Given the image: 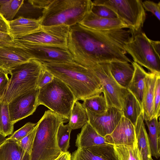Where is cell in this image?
I'll use <instances>...</instances> for the list:
<instances>
[{"mask_svg":"<svg viewBox=\"0 0 160 160\" xmlns=\"http://www.w3.org/2000/svg\"><path fill=\"white\" fill-rule=\"evenodd\" d=\"M132 35L129 30H98L78 24L70 27L67 48L73 61L86 68L96 63H131L124 46Z\"/></svg>","mask_w":160,"mask_h":160,"instance_id":"6da1fadb","label":"cell"},{"mask_svg":"<svg viewBox=\"0 0 160 160\" xmlns=\"http://www.w3.org/2000/svg\"><path fill=\"white\" fill-rule=\"evenodd\" d=\"M41 62L45 69L68 86L76 101L102 93L99 81L93 73L73 60Z\"/></svg>","mask_w":160,"mask_h":160,"instance_id":"7a4b0ae2","label":"cell"},{"mask_svg":"<svg viewBox=\"0 0 160 160\" xmlns=\"http://www.w3.org/2000/svg\"><path fill=\"white\" fill-rule=\"evenodd\" d=\"M50 110L46 111L37 123L31 160H53L62 153L57 144L58 128L66 121Z\"/></svg>","mask_w":160,"mask_h":160,"instance_id":"3957f363","label":"cell"},{"mask_svg":"<svg viewBox=\"0 0 160 160\" xmlns=\"http://www.w3.org/2000/svg\"><path fill=\"white\" fill-rule=\"evenodd\" d=\"M92 5L91 0H52L42 11L41 25L78 24L91 11Z\"/></svg>","mask_w":160,"mask_h":160,"instance_id":"277c9868","label":"cell"},{"mask_svg":"<svg viewBox=\"0 0 160 160\" xmlns=\"http://www.w3.org/2000/svg\"><path fill=\"white\" fill-rule=\"evenodd\" d=\"M38 99L39 105L45 106L68 121L76 102L68 86L55 77L51 82L39 89Z\"/></svg>","mask_w":160,"mask_h":160,"instance_id":"5b68a950","label":"cell"},{"mask_svg":"<svg viewBox=\"0 0 160 160\" xmlns=\"http://www.w3.org/2000/svg\"><path fill=\"white\" fill-rule=\"evenodd\" d=\"M44 69L42 63L35 59L13 68L3 101L8 103L18 96L38 88L39 78Z\"/></svg>","mask_w":160,"mask_h":160,"instance_id":"8992f818","label":"cell"},{"mask_svg":"<svg viewBox=\"0 0 160 160\" xmlns=\"http://www.w3.org/2000/svg\"><path fill=\"white\" fill-rule=\"evenodd\" d=\"M93 4L105 6L112 11L127 25L133 35L141 31L146 19L141 0H95Z\"/></svg>","mask_w":160,"mask_h":160,"instance_id":"52a82bcc","label":"cell"},{"mask_svg":"<svg viewBox=\"0 0 160 160\" xmlns=\"http://www.w3.org/2000/svg\"><path fill=\"white\" fill-rule=\"evenodd\" d=\"M133 62L148 69L150 72L160 73V57L154 51L151 40L142 32L132 35L124 46Z\"/></svg>","mask_w":160,"mask_h":160,"instance_id":"ba28073f","label":"cell"},{"mask_svg":"<svg viewBox=\"0 0 160 160\" xmlns=\"http://www.w3.org/2000/svg\"><path fill=\"white\" fill-rule=\"evenodd\" d=\"M87 68L99 81L108 107H114L122 110L127 89L122 87L115 80L111 72L109 63H96Z\"/></svg>","mask_w":160,"mask_h":160,"instance_id":"9c48e42d","label":"cell"},{"mask_svg":"<svg viewBox=\"0 0 160 160\" xmlns=\"http://www.w3.org/2000/svg\"><path fill=\"white\" fill-rule=\"evenodd\" d=\"M69 28L64 24L41 26L37 32L13 40L28 44L68 48Z\"/></svg>","mask_w":160,"mask_h":160,"instance_id":"30bf717a","label":"cell"},{"mask_svg":"<svg viewBox=\"0 0 160 160\" xmlns=\"http://www.w3.org/2000/svg\"><path fill=\"white\" fill-rule=\"evenodd\" d=\"M8 44L24 49L29 53L32 59L41 62H61L73 60L68 48L28 44L13 40Z\"/></svg>","mask_w":160,"mask_h":160,"instance_id":"8fae6325","label":"cell"},{"mask_svg":"<svg viewBox=\"0 0 160 160\" xmlns=\"http://www.w3.org/2000/svg\"><path fill=\"white\" fill-rule=\"evenodd\" d=\"M36 88L16 97L8 103L11 120L14 124L32 114L39 106Z\"/></svg>","mask_w":160,"mask_h":160,"instance_id":"7c38bea8","label":"cell"},{"mask_svg":"<svg viewBox=\"0 0 160 160\" xmlns=\"http://www.w3.org/2000/svg\"><path fill=\"white\" fill-rule=\"evenodd\" d=\"M86 110L88 122L104 137L113 131L122 116V110L114 107L108 108L105 112L99 114Z\"/></svg>","mask_w":160,"mask_h":160,"instance_id":"4fadbf2b","label":"cell"},{"mask_svg":"<svg viewBox=\"0 0 160 160\" xmlns=\"http://www.w3.org/2000/svg\"><path fill=\"white\" fill-rule=\"evenodd\" d=\"M105 138L107 143L113 146L137 147L134 126L123 115L113 131Z\"/></svg>","mask_w":160,"mask_h":160,"instance_id":"5bb4252c","label":"cell"},{"mask_svg":"<svg viewBox=\"0 0 160 160\" xmlns=\"http://www.w3.org/2000/svg\"><path fill=\"white\" fill-rule=\"evenodd\" d=\"M32 59L22 48L8 43H0V68L8 74L17 66Z\"/></svg>","mask_w":160,"mask_h":160,"instance_id":"9a60e30c","label":"cell"},{"mask_svg":"<svg viewBox=\"0 0 160 160\" xmlns=\"http://www.w3.org/2000/svg\"><path fill=\"white\" fill-rule=\"evenodd\" d=\"M71 160H119L114 146L107 144L78 148L71 155Z\"/></svg>","mask_w":160,"mask_h":160,"instance_id":"2e32d148","label":"cell"},{"mask_svg":"<svg viewBox=\"0 0 160 160\" xmlns=\"http://www.w3.org/2000/svg\"><path fill=\"white\" fill-rule=\"evenodd\" d=\"M9 35L13 40L37 32L41 27V18L35 19L20 16L8 21Z\"/></svg>","mask_w":160,"mask_h":160,"instance_id":"e0dca14e","label":"cell"},{"mask_svg":"<svg viewBox=\"0 0 160 160\" xmlns=\"http://www.w3.org/2000/svg\"><path fill=\"white\" fill-rule=\"evenodd\" d=\"M92 29L107 30L129 28L127 24L118 18H107L99 17L91 11L78 23Z\"/></svg>","mask_w":160,"mask_h":160,"instance_id":"ac0fdd59","label":"cell"},{"mask_svg":"<svg viewBox=\"0 0 160 160\" xmlns=\"http://www.w3.org/2000/svg\"><path fill=\"white\" fill-rule=\"evenodd\" d=\"M158 74L160 73L147 72L145 78L142 108L144 121L150 120L152 118L155 87L156 78Z\"/></svg>","mask_w":160,"mask_h":160,"instance_id":"d6986e66","label":"cell"},{"mask_svg":"<svg viewBox=\"0 0 160 160\" xmlns=\"http://www.w3.org/2000/svg\"><path fill=\"white\" fill-rule=\"evenodd\" d=\"M77 135L76 146L78 148H88L108 144L105 137L98 133L88 122L82 128Z\"/></svg>","mask_w":160,"mask_h":160,"instance_id":"ffe728a7","label":"cell"},{"mask_svg":"<svg viewBox=\"0 0 160 160\" xmlns=\"http://www.w3.org/2000/svg\"><path fill=\"white\" fill-rule=\"evenodd\" d=\"M131 64L134 68V73L127 89L135 97L142 108L145 87L144 79L147 72L137 63L133 62Z\"/></svg>","mask_w":160,"mask_h":160,"instance_id":"44dd1931","label":"cell"},{"mask_svg":"<svg viewBox=\"0 0 160 160\" xmlns=\"http://www.w3.org/2000/svg\"><path fill=\"white\" fill-rule=\"evenodd\" d=\"M112 74L122 87L127 89L134 73L132 65L129 62L113 61L109 63Z\"/></svg>","mask_w":160,"mask_h":160,"instance_id":"7402d4cb","label":"cell"},{"mask_svg":"<svg viewBox=\"0 0 160 160\" xmlns=\"http://www.w3.org/2000/svg\"><path fill=\"white\" fill-rule=\"evenodd\" d=\"M137 141V148L142 160H150L152 158L148 134L145 128L142 112L134 126Z\"/></svg>","mask_w":160,"mask_h":160,"instance_id":"603a6c76","label":"cell"},{"mask_svg":"<svg viewBox=\"0 0 160 160\" xmlns=\"http://www.w3.org/2000/svg\"><path fill=\"white\" fill-rule=\"evenodd\" d=\"M122 115L135 126L138 118L142 113V107L135 97L127 89L122 102Z\"/></svg>","mask_w":160,"mask_h":160,"instance_id":"cb8c5ba5","label":"cell"},{"mask_svg":"<svg viewBox=\"0 0 160 160\" xmlns=\"http://www.w3.org/2000/svg\"><path fill=\"white\" fill-rule=\"evenodd\" d=\"M0 160H31V155L16 142L6 139L0 145Z\"/></svg>","mask_w":160,"mask_h":160,"instance_id":"d4e9b609","label":"cell"},{"mask_svg":"<svg viewBox=\"0 0 160 160\" xmlns=\"http://www.w3.org/2000/svg\"><path fill=\"white\" fill-rule=\"evenodd\" d=\"M158 119L153 118L144 121L148 130V136L151 155L157 159L160 156V122Z\"/></svg>","mask_w":160,"mask_h":160,"instance_id":"484cf974","label":"cell"},{"mask_svg":"<svg viewBox=\"0 0 160 160\" xmlns=\"http://www.w3.org/2000/svg\"><path fill=\"white\" fill-rule=\"evenodd\" d=\"M87 112L82 104L76 101L71 111L69 120V124L72 130L82 128L88 122Z\"/></svg>","mask_w":160,"mask_h":160,"instance_id":"4316f807","label":"cell"},{"mask_svg":"<svg viewBox=\"0 0 160 160\" xmlns=\"http://www.w3.org/2000/svg\"><path fill=\"white\" fill-rule=\"evenodd\" d=\"M83 101L82 104L85 109L96 114L104 113L108 108L105 98L101 94L91 97Z\"/></svg>","mask_w":160,"mask_h":160,"instance_id":"83f0119b","label":"cell"},{"mask_svg":"<svg viewBox=\"0 0 160 160\" xmlns=\"http://www.w3.org/2000/svg\"><path fill=\"white\" fill-rule=\"evenodd\" d=\"M14 125L11 120L8 103L0 102V130L2 134L5 137L12 135Z\"/></svg>","mask_w":160,"mask_h":160,"instance_id":"f1b7e54d","label":"cell"},{"mask_svg":"<svg viewBox=\"0 0 160 160\" xmlns=\"http://www.w3.org/2000/svg\"><path fill=\"white\" fill-rule=\"evenodd\" d=\"M72 130L69 123L64 125L62 122L58 128L57 140L58 146L62 152H65L68 151L69 147L70 135Z\"/></svg>","mask_w":160,"mask_h":160,"instance_id":"f546056e","label":"cell"},{"mask_svg":"<svg viewBox=\"0 0 160 160\" xmlns=\"http://www.w3.org/2000/svg\"><path fill=\"white\" fill-rule=\"evenodd\" d=\"M23 0H8L0 6V13L8 21L13 20L23 4Z\"/></svg>","mask_w":160,"mask_h":160,"instance_id":"4dcf8cb0","label":"cell"},{"mask_svg":"<svg viewBox=\"0 0 160 160\" xmlns=\"http://www.w3.org/2000/svg\"><path fill=\"white\" fill-rule=\"evenodd\" d=\"M114 148L119 160H142L137 147L115 145Z\"/></svg>","mask_w":160,"mask_h":160,"instance_id":"1f68e13d","label":"cell"},{"mask_svg":"<svg viewBox=\"0 0 160 160\" xmlns=\"http://www.w3.org/2000/svg\"><path fill=\"white\" fill-rule=\"evenodd\" d=\"M37 127V123L34 128L29 133L16 142L25 152L30 155L32 148Z\"/></svg>","mask_w":160,"mask_h":160,"instance_id":"d6a6232c","label":"cell"},{"mask_svg":"<svg viewBox=\"0 0 160 160\" xmlns=\"http://www.w3.org/2000/svg\"><path fill=\"white\" fill-rule=\"evenodd\" d=\"M37 123L28 122L15 132L6 140L17 142L29 133L35 128Z\"/></svg>","mask_w":160,"mask_h":160,"instance_id":"836d02e7","label":"cell"},{"mask_svg":"<svg viewBox=\"0 0 160 160\" xmlns=\"http://www.w3.org/2000/svg\"><path fill=\"white\" fill-rule=\"evenodd\" d=\"M160 74L157 77L154 89L152 118H159L160 115Z\"/></svg>","mask_w":160,"mask_h":160,"instance_id":"e575fe53","label":"cell"},{"mask_svg":"<svg viewBox=\"0 0 160 160\" xmlns=\"http://www.w3.org/2000/svg\"><path fill=\"white\" fill-rule=\"evenodd\" d=\"M91 11L100 17L107 18H118L117 15L112 11L104 6L93 4Z\"/></svg>","mask_w":160,"mask_h":160,"instance_id":"d590c367","label":"cell"},{"mask_svg":"<svg viewBox=\"0 0 160 160\" xmlns=\"http://www.w3.org/2000/svg\"><path fill=\"white\" fill-rule=\"evenodd\" d=\"M142 3L145 10L151 12L160 21V2L156 3L150 0H145L142 2Z\"/></svg>","mask_w":160,"mask_h":160,"instance_id":"8d00e7d4","label":"cell"},{"mask_svg":"<svg viewBox=\"0 0 160 160\" xmlns=\"http://www.w3.org/2000/svg\"><path fill=\"white\" fill-rule=\"evenodd\" d=\"M8 73L0 68V102L3 101L8 85Z\"/></svg>","mask_w":160,"mask_h":160,"instance_id":"74e56055","label":"cell"},{"mask_svg":"<svg viewBox=\"0 0 160 160\" xmlns=\"http://www.w3.org/2000/svg\"><path fill=\"white\" fill-rule=\"evenodd\" d=\"M54 77L52 73L44 68L39 78L37 88H40L49 83L53 80Z\"/></svg>","mask_w":160,"mask_h":160,"instance_id":"f35d334b","label":"cell"},{"mask_svg":"<svg viewBox=\"0 0 160 160\" xmlns=\"http://www.w3.org/2000/svg\"><path fill=\"white\" fill-rule=\"evenodd\" d=\"M0 32L9 34L8 21L0 13Z\"/></svg>","mask_w":160,"mask_h":160,"instance_id":"ab89813d","label":"cell"},{"mask_svg":"<svg viewBox=\"0 0 160 160\" xmlns=\"http://www.w3.org/2000/svg\"><path fill=\"white\" fill-rule=\"evenodd\" d=\"M12 40L9 34L0 32V43H8Z\"/></svg>","mask_w":160,"mask_h":160,"instance_id":"60d3db41","label":"cell"},{"mask_svg":"<svg viewBox=\"0 0 160 160\" xmlns=\"http://www.w3.org/2000/svg\"><path fill=\"white\" fill-rule=\"evenodd\" d=\"M53 160H71V154L68 151L65 152H62Z\"/></svg>","mask_w":160,"mask_h":160,"instance_id":"b9f144b4","label":"cell"},{"mask_svg":"<svg viewBox=\"0 0 160 160\" xmlns=\"http://www.w3.org/2000/svg\"><path fill=\"white\" fill-rule=\"evenodd\" d=\"M151 43L152 48L156 53L159 57L160 53V42L159 41L151 40Z\"/></svg>","mask_w":160,"mask_h":160,"instance_id":"7bdbcfd3","label":"cell"},{"mask_svg":"<svg viewBox=\"0 0 160 160\" xmlns=\"http://www.w3.org/2000/svg\"><path fill=\"white\" fill-rule=\"evenodd\" d=\"M6 138L3 135L0 133V145L5 141Z\"/></svg>","mask_w":160,"mask_h":160,"instance_id":"ee69618b","label":"cell"},{"mask_svg":"<svg viewBox=\"0 0 160 160\" xmlns=\"http://www.w3.org/2000/svg\"><path fill=\"white\" fill-rule=\"evenodd\" d=\"M7 1V0H0V6L2 4L6 2Z\"/></svg>","mask_w":160,"mask_h":160,"instance_id":"f6af8a7d","label":"cell"},{"mask_svg":"<svg viewBox=\"0 0 160 160\" xmlns=\"http://www.w3.org/2000/svg\"><path fill=\"white\" fill-rule=\"evenodd\" d=\"M150 160H154L152 159V158Z\"/></svg>","mask_w":160,"mask_h":160,"instance_id":"bcb514c9","label":"cell"},{"mask_svg":"<svg viewBox=\"0 0 160 160\" xmlns=\"http://www.w3.org/2000/svg\"><path fill=\"white\" fill-rule=\"evenodd\" d=\"M0 133L2 134V133H1V132L0 130Z\"/></svg>","mask_w":160,"mask_h":160,"instance_id":"7dc6e473","label":"cell"}]
</instances>
